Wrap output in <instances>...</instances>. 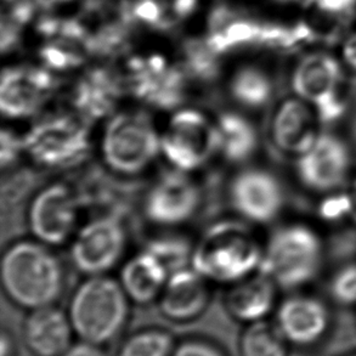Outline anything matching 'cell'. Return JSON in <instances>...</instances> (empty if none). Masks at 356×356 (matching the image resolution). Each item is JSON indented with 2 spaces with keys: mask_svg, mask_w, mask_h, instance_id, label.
I'll return each instance as SVG.
<instances>
[{
  "mask_svg": "<svg viewBox=\"0 0 356 356\" xmlns=\"http://www.w3.org/2000/svg\"><path fill=\"white\" fill-rule=\"evenodd\" d=\"M1 287L11 303L26 310L56 305L67 284V268L55 248L33 237L13 241L3 250Z\"/></svg>",
  "mask_w": 356,
  "mask_h": 356,
  "instance_id": "6da1fadb",
  "label": "cell"
},
{
  "mask_svg": "<svg viewBox=\"0 0 356 356\" xmlns=\"http://www.w3.org/2000/svg\"><path fill=\"white\" fill-rule=\"evenodd\" d=\"M102 168L120 180L143 178L161 154V129L144 107H122L102 123L97 140Z\"/></svg>",
  "mask_w": 356,
  "mask_h": 356,
  "instance_id": "7a4b0ae2",
  "label": "cell"
},
{
  "mask_svg": "<svg viewBox=\"0 0 356 356\" xmlns=\"http://www.w3.org/2000/svg\"><path fill=\"white\" fill-rule=\"evenodd\" d=\"M264 247L250 222L219 218L195 240L191 268L212 284L230 287L259 273Z\"/></svg>",
  "mask_w": 356,
  "mask_h": 356,
  "instance_id": "3957f363",
  "label": "cell"
},
{
  "mask_svg": "<svg viewBox=\"0 0 356 356\" xmlns=\"http://www.w3.org/2000/svg\"><path fill=\"white\" fill-rule=\"evenodd\" d=\"M90 128L68 108L47 110L24 131L26 159L49 172L78 168L94 149Z\"/></svg>",
  "mask_w": 356,
  "mask_h": 356,
  "instance_id": "277c9868",
  "label": "cell"
},
{
  "mask_svg": "<svg viewBox=\"0 0 356 356\" xmlns=\"http://www.w3.org/2000/svg\"><path fill=\"white\" fill-rule=\"evenodd\" d=\"M130 303L117 277H84L68 302L67 315L74 334L100 347L111 342L128 323Z\"/></svg>",
  "mask_w": 356,
  "mask_h": 356,
  "instance_id": "5b68a950",
  "label": "cell"
},
{
  "mask_svg": "<svg viewBox=\"0 0 356 356\" xmlns=\"http://www.w3.org/2000/svg\"><path fill=\"white\" fill-rule=\"evenodd\" d=\"M161 154L168 168L195 174L219 157L216 117L197 107L183 106L168 113L161 129Z\"/></svg>",
  "mask_w": 356,
  "mask_h": 356,
  "instance_id": "8992f818",
  "label": "cell"
},
{
  "mask_svg": "<svg viewBox=\"0 0 356 356\" xmlns=\"http://www.w3.org/2000/svg\"><path fill=\"white\" fill-rule=\"evenodd\" d=\"M323 261V243L313 229L289 224L273 232L264 245L260 271L284 289L309 284Z\"/></svg>",
  "mask_w": 356,
  "mask_h": 356,
  "instance_id": "52a82bcc",
  "label": "cell"
},
{
  "mask_svg": "<svg viewBox=\"0 0 356 356\" xmlns=\"http://www.w3.org/2000/svg\"><path fill=\"white\" fill-rule=\"evenodd\" d=\"M129 229L120 214H97L81 224L68 245V259L83 277L110 275L128 257Z\"/></svg>",
  "mask_w": 356,
  "mask_h": 356,
  "instance_id": "ba28073f",
  "label": "cell"
},
{
  "mask_svg": "<svg viewBox=\"0 0 356 356\" xmlns=\"http://www.w3.org/2000/svg\"><path fill=\"white\" fill-rule=\"evenodd\" d=\"M123 77L128 95L151 112L172 113L185 106L191 87L183 66L161 55L129 58Z\"/></svg>",
  "mask_w": 356,
  "mask_h": 356,
  "instance_id": "9c48e42d",
  "label": "cell"
},
{
  "mask_svg": "<svg viewBox=\"0 0 356 356\" xmlns=\"http://www.w3.org/2000/svg\"><path fill=\"white\" fill-rule=\"evenodd\" d=\"M204 191L193 174L167 168L152 180L140 201L145 220L157 230L181 229L201 212Z\"/></svg>",
  "mask_w": 356,
  "mask_h": 356,
  "instance_id": "30bf717a",
  "label": "cell"
},
{
  "mask_svg": "<svg viewBox=\"0 0 356 356\" xmlns=\"http://www.w3.org/2000/svg\"><path fill=\"white\" fill-rule=\"evenodd\" d=\"M84 214L76 186L53 181L39 188L29 200L27 229L34 240L51 248L70 245Z\"/></svg>",
  "mask_w": 356,
  "mask_h": 356,
  "instance_id": "8fae6325",
  "label": "cell"
},
{
  "mask_svg": "<svg viewBox=\"0 0 356 356\" xmlns=\"http://www.w3.org/2000/svg\"><path fill=\"white\" fill-rule=\"evenodd\" d=\"M58 78L45 67L10 66L0 78V112L5 122H32L47 111Z\"/></svg>",
  "mask_w": 356,
  "mask_h": 356,
  "instance_id": "7c38bea8",
  "label": "cell"
},
{
  "mask_svg": "<svg viewBox=\"0 0 356 356\" xmlns=\"http://www.w3.org/2000/svg\"><path fill=\"white\" fill-rule=\"evenodd\" d=\"M225 193L232 213L250 224L274 222L284 208L282 185L266 169L241 168L229 179Z\"/></svg>",
  "mask_w": 356,
  "mask_h": 356,
  "instance_id": "4fadbf2b",
  "label": "cell"
},
{
  "mask_svg": "<svg viewBox=\"0 0 356 356\" xmlns=\"http://www.w3.org/2000/svg\"><path fill=\"white\" fill-rule=\"evenodd\" d=\"M127 95L123 73L97 66L89 68L71 86L67 108L88 124H102L123 107Z\"/></svg>",
  "mask_w": 356,
  "mask_h": 356,
  "instance_id": "5bb4252c",
  "label": "cell"
},
{
  "mask_svg": "<svg viewBox=\"0 0 356 356\" xmlns=\"http://www.w3.org/2000/svg\"><path fill=\"white\" fill-rule=\"evenodd\" d=\"M350 165L347 144L330 133H320L312 146L297 156L296 162L300 183L316 193H332L342 188Z\"/></svg>",
  "mask_w": 356,
  "mask_h": 356,
  "instance_id": "9a60e30c",
  "label": "cell"
},
{
  "mask_svg": "<svg viewBox=\"0 0 356 356\" xmlns=\"http://www.w3.org/2000/svg\"><path fill=\"white\" fill-rule=\"evenodd\" d=\"M275 325L291 346L314 347L327 334L331 315L320 299L292 296L280 304Z\"/></svg>",
  "mask_w": 356,
  "mask_h": 356,
  "instance_id": "2e32d148",
  "label": "cell"
},
{
  "mask_svg": "<svg viewBox=\"0 0 356 356\" xmlns=\"http://www.w3.org/2000/svg\"><path fill=\"white\" fill-rule=\"evenodd\" d=\"M212 284L191 266L169 275L157 305L164 318L188 323L201 316L211 302Z\"/></svg>",
  "mask_w": 356,
  "mask_h": 356,
  "instance_id": "e0dca14e",
  "label": "cell"
},
{
  "mask_svg": "<svg viewBox=\"0 0 356 356\" xmlns=\"http://www.w3.org/2000/svg\"><path fill=\"white\" fill-rule=\"evenodd\" d=\"M318 117L312 105L292 97L281 102L270 123V136L275 146L296 156L304 152L318 138Z\"/></svg>",
  "mask_w": 356,
  "mask_h": 356,
  "instance_id": "ac0fdd59",
  "label": "cell"
},
{
  "mask_svg": "<svg viewBox=\"0 0 356 356\" xmlns=\"http://www.w3.org/2000/svg\"><path fill=\"white\" fill-rule=\"evenodd\" d=\"M342 84L341 63L323 51L308 54L300 58L291 78L294 95L312 106L342 92Z\"/></svg>",
  "mask_w": 356,
  "mask_h": 356,
  "instance_id": "d6986e66",
  "label": "cell"
},
{
  "mask_svg": "<svg viewBox=\"0 0 356 356\" xmlns=\"http://www.w3.org/2000/svg\"><path fill=\"white\" fill-rule=\"evenodd\" d=\"M22 332L24 344L35 356H63L74 334L67 312L56 305L29 312Z\"/></svg>",
  "mask_w": 356,
  "mask_h": 356,
  "instance_id": "ffe728a7",
  "label": "cell"
},
{
  "mask_svg": "<svg viewBox=\"0 0 356 356\" xmlns=\"http://www.w3.org/2000/svg\"><path fill=\"white\" fill-rule=\"evenodd\" d=\"M117 279L131 303L149 305L159 302L169 273L154 255L141 250L125 258Z\"/></svg>",
  "mask_w": 356,
  "mask_h": 356,
  "instance_id": "44dd1931",
  "label": "cell"
},
{
  "mask_svg": "<svg viewBox=\"0 0 356 356\" xmlns=\"http://www.w3.org/2000/svg\"><path fill=\"white\" fill-rule=\"evenodd\" d=\"M277 286L261 271L227 287L225 308L230 316L245 323L264 321L274 310Z\"/></svg>",
  "mask_w": 356,
  "mask_h": 356,
  "instance_id": "7402d4cb",
  "label": "cell"
},
{
  "mask_svg": "<svg viewBox=\"0 0 356 356\" xmlns=\"http://www.w3.org/2000/svg\"><path fill=\"white\" fill-rule=\"evenodd\" d=\"M219 159L229 165H242L259 147V135L254 123L241 110H224L218 113Z\"/></svg>",
  "mask_w": 356,
  "mask_h": 356,
  "instance_id": "603a6c76",
  "label": "cell"
},
{
  "mask_svg": "<svg viewBox=\"0 0 356 356\" xmlns=\"http://www.w3.org/2000/svg\"><path fill=\"white\" fill-rule=\"evenodd\" d=\"M227 92L241 111H259L271 102L274 83L263 68L245 65L232 73Z\"/></svg>",
  "mask_w": 356,
  "mask_h": 356,
  "instance_id": "cb8c5ba5",
  "label": "cell"
},
{
  "mask_svg": "<svg viewBox=\"0 0 356 356\" xmlns=\"http://www.w3.org/2000/svg\"><path fill=\"white\" fill-rule=\"evenodd\" d=\"M195 240L180 229L157 230L145 241L144 248L167 269L169 275L191 266Z\"/></svg>",
  "mask_w": 356,
  "mask_h": 356,
  "instance_id": "d4e9b609",
  "label": "cell"
},
{
  "mask_svg": "<svg viewBox=\"0 0 356 356\" xmlns=\"http://www.w3.org/2000/svg\"><path fill=\"white\" fill-rule=\"evenodd\" d=\"M181 66L190 82L200 86L214 84L220 76L219 55L209 47L207 40H186L184 44Z\"/></svg>",
  "mask_w": 356,
  "mask_h": 356,
  "instance_id": "484cf974",
  "label": "cell"
},
{
  "mask_svg": "<svg viewBox=\"0 0 356 356\" xmlns=\"http://www.w3.org/2000/svg\"><path fill=\"white\" fill-rule=\"evenodd\" d=\"M287 344L276 325L250 323L241 336V356H287Z\"/></svg>",
  "mask_w": 356,
  "mask_h": 356,
  "instance_id": "4316f807",
  "label": "cell"
},
{
  "mask_svg": "<svg viewBox=\"0 0 356 356\" xmlns=\"http://www.w3.org/2000/svg\"><path fill=\"white\" fill-rule=\"evenodd\" d=\"M87 50L81 44L67 39L58 38L40 49L39 58L44 67L53 73H66L81 67L86 60Z\"/></svg>",
  "mask_w": 356,
  "mask_h": 356,
  "instance_id": "83f0119b",
  "label": "cell"
},
{
  "mask_svg": "<svg viewBox=\"0 0 356 356\" xmlns=\"http://www.w3.org/2000/svg\"><path fill=\"white\" fill-rule=\"evenodd\" d=\"M173 337L161 330L134 333L120 346L117 356H173Z\"/></svg>",
  "mask_w": 356,
  "mask_h": 356,
  "instance_id": "f1b7e54d",
  "label": "cell"
},
{
  "mask_svg": "<svg viewBox=\"0 0 356 356\" xmlns=\"http://www.w3.org/2000/svg\"><path fill=\"white\" fill-rule=\"evenodd\" d=\"M24 159H26L24 133L13 125H4L0 133V165L3 172H10Z\"/></svg>",
  "mask_w": 356,
  "mask_h": 356,
  "instance_id": "f546056e",
  "label": "cell"
},
{
  "mask_svg": "<svg viewBox=\"0 0 356 356\" xmlns=\"http://www.w3.org/2000/svg\"><path fill=\"white\" fill-rule=\"evenodd\" d=\"M330 292L333 300L339 305H356V264L338 270L330 284Z\"/></svg>",
  "mask_w": 356,
  "mask_h": 356,
  "instance_id": "4dcf8cb0",
  "label": "cell"
},
{
  "mask_svg": "<svg viewBox=\"0 0 356 356\" xmlns=\"http://www.w3.org/2000/svg\"><path fill=\"white\" fill-rule=\"evenodd\" d=\"M260 24H254L252 21L237 19L220 34L224 38L227 53L234 49L238 48L245 44L258 43L260 33H261Z\"/></svg>",
  "mask_w": 356,
  "mask_h": 356,
  "instance_id": "1f68e13d",
  "label": "cell"
},
{
  "mask_svg": "<svg viewBox=\"0 0 356 356\" xmlns=\"http://www.w3.org/2000/svg\"><path fill=\"white\" fill-rule=\"evenodd\" d=\"M312 107L320 123L333 124L341 120L347 112V100L342 92Z\"/></svg>",
  "mask_w": 356,
  "mask_h": 356,
  "instance_id": "d6a6232c",
  "label": "cell"
},
{
  "mask_svg": "<svg viewBox=\"0 0 356 356\" xmlns=\"http://www.w3.org/2000/svg\"><path fill=\"white\" fill-rule=\"evenodd\" d=\"M235 19H237V15L234 9L227 5H218L209 16V34L222 33Z\"/></svg>",
  "mask_w": 356,
  "mask_h": 356,
  "instance_id": "836d02e7",
  "label": "cell"
},
{
  "mask_svg": "<svg viewBox=\"0 0 356 356\" xmlns=\"http://www.w3.org/2000/svg\"><path fill=\"white\" fill-rule=\"evenodd\" d=\"M173 356H225L218 348L203 341H188L175 348Z\"/></svg>",
  "mask_w": 356,
  "mask_h": 356,
  "instance_id": "e575fe53",
  "label": "cell"
},
{
  "mask_svg": "<svg viewBox=\"0 0 356 356\" xmlns=\"http://www.w3.org/2000/svg\"><path fill=\"white\" fill-rule=\"evenodd\" d=\"M1 51L6 54L11 51L19 42V24L13 19L4 17L1 21Z\"/></svg>",
  "mask_w": 356,
  "mask_h": 356,
  "instance_id": "d590c367",
  "label": "cell"
},
{
  "mask_svg": "<svg viewBox=\"0 0 356 356\" xmlns=\"http://www.w3.org/2000/svg\"><path fill=\"white\" fill-rule=\"evenodd\" d=\"M315 5L323 14L341 16L355 8L356 0H315Z\"/></svg>",
  "mask_w": 356,
  "mask_h": 356,
  "instance_id": "8d00e7d4",
  "label": "cell"
},
{
  "mask_svg": "<svg viewBox=\"0 0 356 356\" xmlns=\"http://www.w3.org/2000/svg\"><path fill=\"white\" fill-rule=\"evenodd\" d=\"M63 356H106V354L100 346L81 341L77 344H72Z\"/></svg>",
  "mask_w": 356,
  "mask_h": 356,
  "instance_id": "74e56055",
  "label": "cell"
},
{
  "mask_svg": "<svg viewBox=\"0 0 356 356\" xmlns=\"http://www.w3.org/2000/svg\"><path fill=\"white\" fill-rule=\"evenodd\" d=\"M343 63L356 71V32L350 34L342 45Z\"/></svg>",
  "mask_w": 356,
  "mask_h": 356,
  "instance_id": "f35d334b",
  "label": "cell"
},
{
  "mask_svg": "<svg viewBox=\"0 0 356 356\" xmlns=\"http://www.w3.org/2000/svg\"><path fill=\"white\" fill-rule=\"evenodd\" d=\"M346 196L348 202V217L356 224V179L350 184Z\"/></svg>",
  "mask_w": 356,
  "mask_h": 356,
  "instance_id": "ab89813d",
  "label": "cell"
},
{
  "mask_svg": "<svg viewBox=\"0 0 356 356\" xmlns=\"http://www.w3.org/2000/svg\"><path fill=\"white\" fill-rule=\"evenodd\" d=\"M13 349L14 344L11 342V338L9 334L3 332L1 336V356H13Z\"/></svg>",
  "mask_w": 356,
  "mask_h": 356,
  "instance_id": "60d3db41",
  "label": "cell"
},
{
  "mask_svg": "<svg viewBox=\"0 0 356 356\" xmlns=\"http://www.w3.org/2000/svg\"><path fill=\"white\" fill-rule=\"evenodd\" d=\"M39 5H42V6H45V8H49V6H51L54 4H60V3H65V1H68V0H35Z\"/></svg>",
  "mask_w": 356,
  "mask_h": 356,
  "instance_id": "b9f144b4",
  "label": "cell"
},
{
  "mask_svg": "<svg viewBox=\"0 0 356 356\" xmlns=\"http://www.w3.org/2000/svg\"><path fill=\"white\" fill-rule=\"evenodd\" d=\"M6 1H13V0H6Z\"/></svg>",
  "mask_w": 356,
  "mask_h": 356,
  "instance_id": "7bdbcfd3",
  "label": "cell"
},
{
  "mask_svg": "<svg viewBox=\"0 0 356 356\" xmlns=\"http://www.w3.org/2000/svg\"><path fill=\"white\" fill-rule=\"evenodd\" d=\"M352 356H356V354H355V355H352Z\"/></svg>",
  "mask_w": 356,
  "mask_h": 356,
  "instance_id": "ee69618b",
  "label": "cell"
}]
</instances>
